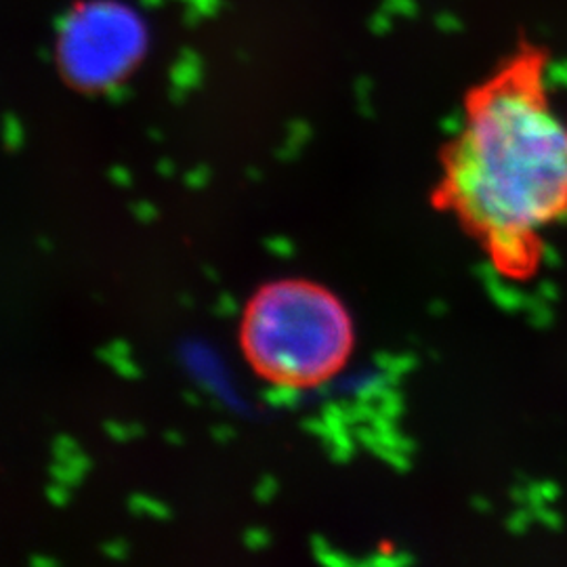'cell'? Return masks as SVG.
<instances>
[{
  "label": "cell",
  "mask_w": 567,
  "mask_h": 567,
  "mask_svg": "<svg viewBox=\"0 0 567 567\" xmlns=\"http://www.w3.org/2000/svg\"><path fill=\"white\" fill-rule=\"evenodd\" d=\"M547 49L522 41L466 91L431 200L511 282L532 280L567 224V110Z\"/></svg>",
  "instance_id": "6da1fadb"
},
{
  "label": "cell",
  "mask_w": 567,
  "mask_h": 567,
  "mask_svg": "<svg viewBox=\"0 0 567 567\" xmlns=\"http://www.w3.org/2000/svg\"><path fill=\"white\" fill-rule=\"evenodd\" d=\"M248 368L269 385L313 389L341 374L355 351V324L343 299L309 278L261 284L238 326Z\"/></svg>",
  "instance_id": "7a4b0ae2"
},
{
  "label": "cell",
  "mask_w": 567,
  "mask_h": 567,
  "mask_svg": "<svg viewBox=\"0 0 567 567\" xmlns=\"http://www.w3.org/2000/svg\"><path fill=\"white\" fill-rule=\"evenodd\" d=\"M145 34L140 18L116 2H86L63 23L58 61L82 91H105L124 81L142 60Z\"/></svg>",
  "instance_id": "3957f363"
}]
</instances>
